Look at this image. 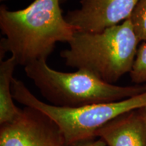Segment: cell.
Here are the masks:
<instances>
[{"mask_svg": "<svg viewBox=\"0 0 146 146\" xmlns=\"http://www.w3.org/2000/svg\"><path fill=\"white\" fill-rule=\"evenodd\" d=\"M139 0H81L65 18L76 31L99 32L123 23Z\"/></svg>", "mask_w": 146, "mask_h": 146, "instance_id": "5", "label": "cell"}, {"mask_svg": "<svg viewBox=\"0 0 146 146\" xmlns=\"http://www.w3.org/2000/svg\"><path fill=\"white\" fill-rule=\"evenodd\" d=\"M129 18L139 41L146 42V0L139 1Z\"/></svg>", "mask_w": 146, "mask_h": 146, "instance_id": "8", "label": "cell"}, {"mask_svg": "<svg viewBox=\"0 0 146 146\" xmlns=\"http://www.w3.org/2000/svg\"><path fill=\"white\" fill-rule=\"evenodd\" d=\"M60 0H34L27 8H0L1 58L6 52L18 65L47 60L58 42L69 43L76 31L63 16Z\"/></svg>", "mask_w": 146, "mask_h": 146, "instance_id": "1", "label": "cell"}, {"mask_svg": "<svg viewBox=\"0 0 146 146\" xmlns=\"http://www.w3.org/2000/svg\"><path fill=\"white\" fill-rule=\"evenodd\" d=\"M139 42L128 18L102 31H76L60 56L68 66L114 84L131 72Z\"/></svg>", "mask_w": 146, "mask_h": 146, "instance_id": "2", "label": "cell"}, {"mask_svg": "<svg viewBox=\"0 0 146 146\" xmlns=\"http://www.w3.org/2000/svg\"><path fill=\"white\" fill-rule=\"evenodd\" d=\"M130 74L131 81L135 85H143L146 83V42L138 47L137 52Z\"/></svg>", "mask_w": 146, "mask_h": 146, "instance_id": "9", "label": "cell"}, {"mask_svg": "<svg viewBox=\"0 0 146 146\" xmlns=\"http://www.w3.org/2000/svg\"><path fill=\"white\" fill-rule=\"evenodd\" d=\"M95 137L108 146H146V131L138 110L125 113L100 128Z\"/></svg>", "mask_w": 146, "mask_h": 146, "instance_id": "6", "label": "cell"}, {"mask_svg": "<svg viewBox=\"0 0 146 146\" xmlns=\"http://www.w3.org/2000/svg\"><path fill=\"white\" fill-rule=\"evenodd\" d=\"M17 63L13 57L0 63V125L11 123L16 119L22 110L15 105L12 94V80Z\"/></svg>", "mask_w": 146, "mask_h": 146, "instance_id": "7", "label": "cell"}, {"mask_svg": "<svg viewBox=\"0 0 146 146\" xmlns=\"http://www.w3.org/2000/svg\"><path fill=\"white\" fill-rule=\"evenodd\" d=\"M139 112L140 115H141V117L143 120L144 126H145V129L146 131V107L143 108L139 109L138 110Z\"/></svg>", "mask_w": 146, "mask_h": 146, "instance_id": "11", "label": "cell"}, {"mask_svg": "<svg viewBox=\"0 0 146 146\" xmlns=\"http://www.w3.org/2000/svg\"><path fill=\"white\" fill-rule=\"evenodd\" d=\"M33 1H34V0H33Z\"/></svg>", "mask_w": 146, "mask_h": 146, "instance_id": "13", "label": "cell"}, {"mask_svg": "<svg viewBox=\"0 0 146 146\" xmlns=\"http://www.w3.org/2000/svg\"><path fill=\"white\" fill-rule=\"evenodd\" d=\"M25 71L47 104L64 108L120 101L146 91V85L119 86L103 81L87 71L54 70L47 60L29 64Z\"/></svg>", "mask_w": 146, "mask_h": 146, "instance_id": "3", "label": "cell"}, {"mask_svg": "<svg viewBox=\"0 0 146 146\" xmlns=\"http://www.w3.org/2000/svg\"><path fill=\"white\" fill-rule=\"evenodd\" d=\"M68 146H108L103 140L98 137L89 138L69 144Z\"/></svg>", "mask_w": 146, "mask_h": 146, "instance_id": "10", "label": "cell"}, {"mask_svg": "<svg viewBox=\"0 0 146 146\" xmlns=\"http://www.w3.org/2000/svg\"><path fill=\"white\" fill-rule=\"evenodd\" d=\"M68 1V0H60V3H65L66 1Z\"/></svg>", "mask_w": 146, "mask_h": 146, "instance_id": "12", "label": "cell"}, {"mask_svg": "<svg viewBox=\"0 0 146 146\" xmlns=\"http://www.w3.org/2000/svg\"><path fill=\"white\" fill-rule=\"evenodd\" d=\"M0 146H68L59 127L39 110L25 106L0 128Z\"/></svg>", "mask_w": 146, "mask_h": 146, "instance_id": "4", "label": "cell"}]
</instances>
